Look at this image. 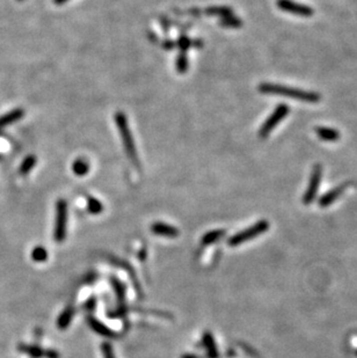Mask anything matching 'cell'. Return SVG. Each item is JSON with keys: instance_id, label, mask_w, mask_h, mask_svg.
<instances>
[{"instance_id": "21", "label": "cell", "mask_w": 357, "mask_h": 358, "mask_svg": "<svg viewBox=\"0 0 357 358\" xmlns=\"http://www.w3.org/2000/svg\"><path fill=\"white\" fill-rule=\"evenodd\" d=\"M49 254L43 246H36L31 252V257L35 262H45L48 260Z\"/></svg>"}, {"instance_id": "3", "label": "cell", "mask_w": 357, "mask_h": 358, "mask_svg": "<svg viewBox=\"0 0 357 358\" xmlns=\"http://www.w3.org/2000/svg\"><path fill=\"white\" fill-rule=\"evenodd\" d=\"M67 228V203L65 199H58L56 203V221L53 239L56 242H63L66 237Z\"/></svg>"}, {"instance_id": "25", "label": "cell", "mask_w": 357, "mask_h": 358, "mask_svg": "<svg viewBox=\"0 0 357 358\" xmlns=\"http://www.w3.org/2000/svg\"><path fill=\"white\" fill-rule=\"evenodd\" d=\"M101 349H102V354H103L104 358H115L114 349L111 348V346L109 345V343H103L102 347H101Z\"/></svg>"}, {"instance_id": "24", "label": "cell", "mask_w": 357, "mask_h": 358, "mask_svg": "<svg viewBox=\"0 0 357 358\" xmlns=\"http://www.w3.org/2000/svg\"><path fill=\"white\" fill-rule=\"evenodd\" d=\"M21 349L23 350L24 353H27L28 355H30L31 357H42L43 356V352L39 348H37V347H32V346H22L21 347Z\"/></svg>"}, {"instance_id": "1", "label": "cell", "mask_w": 357, "mask_h": 358, "mask_svg": "<svg viewBox=\"0 0 357 358\" xmlns=\"http://www.w3.org/2000/svg\"><path fill=\"white\" fill-rule=\"evenodd\" d=\"M259 92L262 94L268 95H281L286 98H291L299 100V101L308 102V103H317L320 101L322 96L318 93L311 91H304L295 87H288V86L270 84V82H262L258 87Z\"/></svg>"}, {"instance_id": "29", "label": "cell", "mask_w": 357, "mask_h": 358, "mask_svg": "<svg viewBox=\"0 0 357 358\" xmlns=\"http://www.w3.org/2000/svg\"><path fill=\"white\" fill-rule=\"evenodd\" d=\"M52 1H53V3H55V5H63V3L67 2L68 0H52Z\"/></svg>"}, {"instance_id": "14", "label": "cell", "mask_w": 357, "mask_h": 358, "mask_svg": "<svg viewBox=\"0 0 357 358\" xmlns=\"http://www.w3.org/2000/svg\"><path fill=\"white\" fill-rule=\"evenodd\" d=\"M203 345H204L205 348H207L209 357H210V358H217L218 357L217 347H216L214 338H212V335L209 332H207L203 335Z\"/></svg>"}, {"instance_id": "18", "label": "cell", "mask_w": 357, "mask_h": 358, "mask_svg": "<svg viewBox=\"0 0 357 358\" xmlns=\"http://www.w3.org/2000/svg\"><path fill=\"white\" fill-rule=\"evenodd\" d=\"M72 318H73V310H72L71 307H68V309L65 310L64 312L60 314L58 320H57V326H58V328L60 329L67 328L72 320Z\"/></svg>"}, {"instance_id": "16", "label": "cell", "mask_w": 357, "mask_h": 358, "mask_svg": "<svg viewBox=\"0 0 357 358\" xmlns=\"http://www.w3.org/2000/svg\"><path fill=\"white\" fill-rule=\"evenodd\" d=\"M88 322H89V326H91L93 331H95L97 334H100L102 336H106V338H111V336H114V332H111L110 329L107 327V326H104L103 324H101V322L97 321L96 319L89 318Z\"/></svg>"}, {"instance_id": "10", "label": "cell", "mask_w": 357, "mask_h": 358, "mask_svg": "<svg viewBox=\"0 0 357 358\" xmlns=\"http://www.w3.org/2000/svg\"><path fill=\"white\" fill-rule=\"evenodd\" d=\"M24 116V110L22 108H16L12 112L6 113L5 115L0 116V128H5L7 125L13 124Z\"/></svg>"}, {"instance_id": "9", "label": "cell", "mask_w": 357, "mask_h": 358, "mask_svg": "<svg viewBox=\"0 0 357 358\" xmlns=\"http://www.w3.org/2000/svg\"><path fill=\"white\" fill-rule=\"evenodd\" d=\"M347 187H348V183H344V184L339 185V187H337V188L332 189V190L328 191L327 194H325V195L323 196V197L320 198V200H319L320 206L325 207V206L331 205V204L333 203L335 199L340 197L341 194L346 190V189H347Z\"/></svg>"}, {"instance_id": "28", "label": "cell", "mask_w": 357, "mask_h": 358, "mask_svg": "<svg viewBox=\"0 0 357 358\" xmlns=\"http://www.w3.org/2000/svg\"><path fill=\"white\" fill-rule=\"evenodd\" d=\"M202 45H203V42L201 40L192 41V46H195V48H202Z\"/></svg>"}, {"instance_id": "17", "label": "cell", "mask_w": 357, "mask_h": 358, "mask_svg": "<svg viewBox=\"0 0 357 358\" xmlns=\"http://www.w3.org/2000/svg\"><path fill=\"white\" fill-rule=\"evenodd\" d=\"M35 165H36V157L32 156V155L27 156L26 158L23 159L22 163H21V165H20L19 173L21 175L28 174L32 170V168L35 167Z\"/></svg>"}, {"instance_id": "27", "label": "cell", "mask_w": 357, "mask_h": 358, "mask_svg": "<svg viewBox=\"0 0 357 358\" xmlns=\"http://www.w3.org/2000/svg\"><path fill=\"white\" fill-rule=\"evenodd\" d=\"M115 284H116V288H115V289H116L118 297H120V298H121V297H122V298H123V288H122V286H121L120 284H118V283H116V282H115Z\"/></svg>"}, {"instance_id": "8", "label": "cell", "mask_w": 357, "mask_h": 358, "mask_svg": "<svg viewBox=\"0 0 357 358\" xmlns=\"http://www.w3.org/2000/svg\"><path fill=\"white\" fill-rule=\"evenodd\" d=\"M151 230L154 234L160 235V237H166V238H175L179 235V230L175 228L174 226L168 224L164 223H154L152 226H151Z\"/></svg>"}, {"instance_id": "31", "label": "cell", "mask_w": 357, "mask_h": 358, "mask_svg": "<svg viewBox=\"0 0 357 358\" xmlns=\"http://www.w3.org/2000/svg\"><path fill=\"white\" fill-rule=\"evenodd\" d=\"M17 1H23V0H17Z\"/></svg>"}, {"instance_id": "12", "label": "cell", "mask_w": 357, "mask_h": 358, "mask_svg": "<svg viewBox=\"0 0 357 358\" xmlns=\"http://www.w3.org/2000/svg\"><path fill=\"white\" fill-rule=\"evenodd\" d=\"M243 20L234 15V14L221 17V20H219V24H221L222 27L231 28V29H239V28L243 26Z\"/></svg>"}, {"instance_id": "22", "label": "cell", "mask_w": 357, "mask_h": 358, "mask_svg": "<svg viewBox=\"0 0 357 358\" xmlns=\"http://www.w3.org/2000/svg\"><path fill=\"white\" fill-rule=\"evenodd\" d=\"M87 209L89 211V213L100 214L103 211L104 206L99 199H96L94 197H89L87 200Z\"/></svg>"}, {"instance_id": "5", "label": "cell", "mask_w": 357, "mask_h": 358, "mask_svg": "<svg viewBox=\"0 0 357 358\" xmlns=\"http://www.w3.org/2000/svg\"><path fill=\"white\" fill-rule=\"evenodd\" d=\"M268 227H269V224L267 223L266 220L259 221V223L253 225V226L248 227L245 231L240 232V233H237L236 235H233L232 238H230L229 245L230 246H238V245H240V243L246 242V241H248V240L258 237V235L263 233V232H266L267 230H268Z\"/></svg>"}, {"instance_id": "11", "label": "cell", "mask_w": 357, "mask_h": 358, "mask_svg": "<svg viewBox=\"0 0 357 358\" xmlns=\"http://www.w3.org/2000/svg\"><path fill=\"white\" fill-rule=\"evenodd\" d=\"M316 134L319 136V138L325 142H337L340 139V132L335 129L326 128V127H317L315 129Z\"/></svg>"}, {"instance_id": "4", "label": "cell", "mask_w": 357, "mask_h": 358, "mask_svg": "<svg viewBox=\"0 0 357 358\" xmlns=\"http://www.w3.org/2000/svg\"><path fill=\"white\" fill-rule=\"evenodd\" d=\"M290 113V108L284 103H281L274 110L272 115H270L268 119L265 121V123L261 125L259 130V137L260 138H266L270 132H272L277 124L286 117L288 114Z\"/></svg>"}, {"instance_id": "26", "label": "cell", "mask_w": 357, "mask_h": 358, "mask_svg": "<svg viewBox=\"0 0 357 358\" xmlns=\"http://www.w3.org/2000/svg\"><path fill=\"white\" fill-rule=\"evenodd\" d=\"M161 46L165 50H173L176 46V43L172 40H165L161 43Z\"/></svg>"}, {"instance_id": "15", "label": "cell", "mask_w": 357, "mask_h": 358, "mask_svg": "<svg viewBox=\"0 0 357 358\" xmlns=\"http://www.w3.org/2000/svg\"><path fill=\"white\" fill-rule=\"evenodd\" d=\"M205 13H207L208 15H216L221 17L234 14L233 9L229 6H210L208 7V8H205Z\"/></svg>"}, {"instance_id": "2", "label": "cell", "mask_w": 357, "mask_h": 358, "mask_svg": "<svg viewBox=\"0 0 357 358\" xmlns=\"http://www.w3.org/2000/svg\"><path fill=\"white\" fill-rule=\"evenodd\" d=\"M115 123H116L117 130L121 135V139L122 142H123L124 150L125 152H127L129 159L132 160L133 163H137V152H136L135 142H133V137L131 131H130L125 114L122 112H117L115 114Z\"/></svg>"}, {"instance_id": "7", "label": "cell", "mask_w": 357, "mask_h": 358, "mask_svg": "<svg viewBox=\"0 0 357 358\" xmlns=\"http://www.w3.org/2000/svg\"><path fill=\"white\" fill-rule=\"evenodd\" d=\"M322 175H323L322 165L316 164L315 166H313L311 179H310L309 187H308V189H306L304 198H303V200H304L305 204H310L313 199H315L316 195H317V191H318V189H319L320 181H322Z\"/></svg>"}, {"instance_id": "30", "label": "cell", "mask_w": 357, "mask_h": 358, "mask_svg": "<svg viewBox=\"0 0 357 358\" xmlns=\"http://www.w3.org/2000/svg\"><path fill=\"white\" fill-rule=\"evenodd\" d=\"M182 358H200V357L196 355H190V354H188V355H185Z\"/></svg>"}, {"instance_id": "20", "label": "cell", "mask_w": 357, "mask_h": 358, "mask_svg": "<svg viewBox=\"0 0 357 358\" xmlns=\"http://www.w3.org/2000/svg\"><path fill=\"white\" fill-rule=\"evenodd\" d=\"M175 67L178 70L179 73H185L188 71V57H187L186 52H180L178 57H176L175 62Z\"/></svg>"}, {"instance_id": "19", "label": "cell", "mask_w": 357, "mask_h": 358, "mask_svg": "<svg viewBox=\"0 0 357 358\" xmlns=\"http://www.w3.org/2000/svg\"><path fill=\"white\" fill-rule=\"evenodd\" d=\"M224 234L225 232L223 230H216L209 232V233L204 234L203 238H202V245H211V243L218 241V240Z\"/></svg>"}, {"instance_id": "23", "label": "cell", "mask_w": 357, "mask_h": 358, "mask_svg": "<svg viewBox=\"0 0 357 358\" xmlns=\"http://www.w3.org/2000/svg\"><path fill=\"white\" fill-rule=\"evenodd\" d=\"M176 46H178L181 52H187L190 46H192V40L188 36H186V35H181L179 37L178 43H176Z\"/></svg>"}, {"instance_id": "13", "label": "cell", "mask_w": 357, "mask_h": 358, "mask_svg": "<svg viewBox=\"0 0 357 358\" xmlns=\"http://www.w3.org/2000/svg\"><path fill=\"white\" fill-rule=\"evenodd\" d=\"M72 172H73L77 177H85L89 172L88 161L82 158L74 160L73 164H72Z\"/></svg>"}, {"instance_id": "6", "label": "cell", "mask_w": 357, "mask_h": 358, "mask_svg": "<svg viewBox=\"0 0 357 358\" xmlns=\"http://www.w3.org/2000/svg\"><path fill=\"white\" fill-rule=\"evenodd\" d=\"M276 5L281 10H283V12L296 14V15L311 16L313 15V13H315V10H313L311 6L292 1V0H277Z\"/></svg>"}]
</instances>
